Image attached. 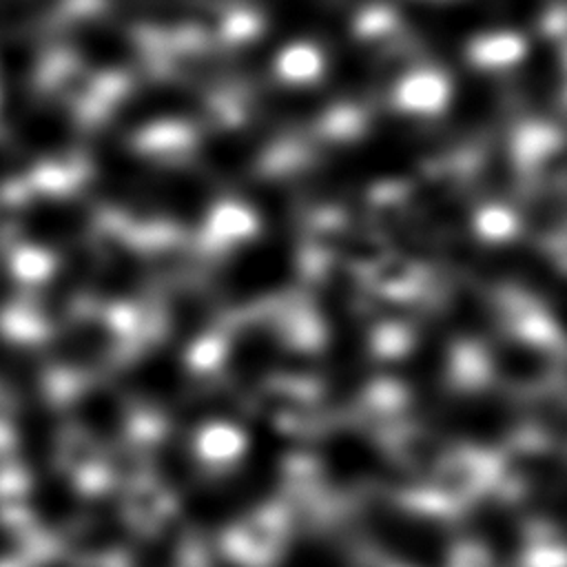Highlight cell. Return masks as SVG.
Listing matches in <instances>:
<instances>
[{"label":"cell","instance_id":"2","mask_svg":"<svg viewBox=\"0 0 567 567\" xmlns=\"http://www.w3.org/2000/svg\"><path fill=\"white\" fill-rule=\"evenodd\" d=\"M377 543L408 567H443L447 560V540L427 518L403 509H381L370 520Z\"/></svg>","mask_w":567,"mask_h":567},{"label":"cell","instance_id":"4","mask_svg":"<svg viewBox=\"0 0 567 567\" xmlns=\"http://www.w3.org/2000/svg\"><path fill=\"white\" fill-rule=\"evenodd\" d=\"M279 567H348V563L330 543L301 538L284 551Z\"/></svg>","mask_w":567,"mask_h":567},{"label":"cell","instance_id":"1","mask_svg":"<svg viewBox=\"0 0 567 567\" xmlns=\"http://www.w3.org/2000/svg\"><path fill=\"white\" fill-rule=\"evenodd\" d=\"M47 0H0V91L11 102L24 100L38 62V20Z\"/></svg>","mask_w":567,"mask_h":567},{"label":"cell","instance_id":"3","mask_svg":"<svg viewBox=\"0 0 567 567\" xmlns=\"http://www.w3.org/2000/svg\"><path fill=\"white\" fill-rule=\"evenodd\" d=\"M71 49L86 64L111 71L135 60L133 40L117 27L100 20H82L71 29Z\"/></svg>","mask_w":567,"mask_h":567}]
</instances>
